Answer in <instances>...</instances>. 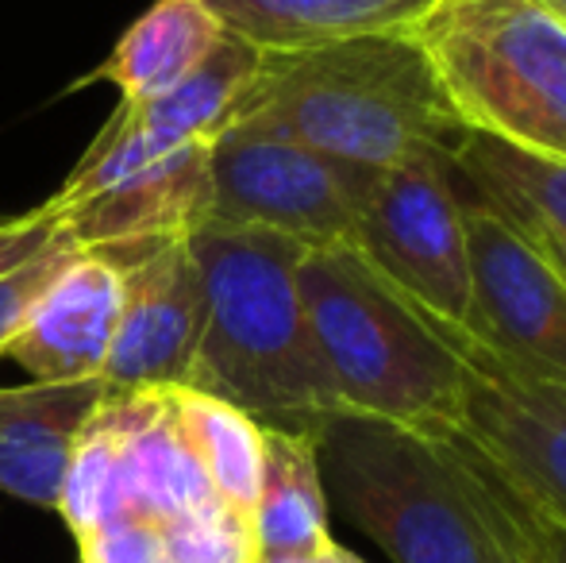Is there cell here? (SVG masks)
<instances>
[{
	"mask_svg": "<svg viewBox=\"0 0 566 563\" xmlns=\"http://www.w3.org/2000/svg\"><path fill=\"white\" fill-rule=\"evenodd\" d=\"M251 529L259 560L321 556L336 544L328 529V490L316 459V436L262 428V479Z\"/></svg>",
	"mask_w": 566,
	"mask_h": 563,
	"instance_id": "17",
	"label": "cell"
},
{
	"mask_svg": "<svg viewBox=\"0 0 566 563\" xmlns=\"http://www.w3.org/2000/svg\"><path fill=\"white\" fill-rule=\"evenodd\" d=\"M170 563H259L251 521L212 510L170 529Z\"/></svg>",
	"mask_w": 566,
	"mask_h": 563,
	"instance_id": "20",
	"label": "cell"
},
{
	"mask_svg": "<svg viewBox=\"0 0 566 563\" xmlns=\"http://www.w3.org/2000/svg\"><path fill=\"white\" fill-rule=\"evenodd\" d=\"M297 285L339 414L459 428L467 371L436 316L347 248L305 251Z\"/></svg>",
	"mask_w": 566,
	"mask_h": 563,
	"instance_id": "4",
	"label": "cell"
},
{
	"mask_svg": "<svg viewBox=\"0 0 566 563\" xmlns=\"http://www.w3.org/2000/svg\"><path fill=\"white\" fill-rule=\"evenodd\" d=\"M539 251H544V256L552 259V263L559 267V271L566 274V248H563V243H544V248H539Z\"/></svg>",
	"mask_w": 566,
	"mask_h": 563,
	"instance_id": "26",
	"label": "cell"
},
{
	"mask_svg": "<svg viewBox=\"0 0 566 563\" xmlns=\"http://www.w3.org/2000/svg\"><path fill=\"white\" fill-rule=\"evenodd\" d=\"M350 251L428 316L470 329L467 201L451 155H417L381 170Z\"/></svg>",
	"mask_w": 566,
	"mask_h": 563,
	"instance_id": "7",
	"label": "cell"
},
{
	"mask_svg": "<svg viewBox=\"0 0 566 563\" xmlns=\"http://www.w3.org/2000/svg\"><path fill=\"white\" fill-rule=\"evenodd\" d=\"M259 46L224 31V39L212 46L209 59L189 77H181L174 90H166L163 97L150 101H119L116 113L158 150L217 143L224 136L239 97H243L247 85L259 74Z\"/></svg>",
	"mask_w": 566,
	"mask_h": 563,
	"instance_id": "16",
	"label": "cell"
},
{
	"mask_svg": "<svg viewBox=\"0 0 566 563\" xmlns=\"http://www.w3.org/2000/svg\"><path fill=\"white\" fill-rule=\"evenodd\" d=\"M259 563H328V549H324L321 556H266Z\"/></svg>",
	"mask_w": 566,
	"mask_h": 563,
	"instance_id": "25",
	"label": "cell"
},
{
	"mask_svg": "<svg viewBox=\"0 0 566 563\" xmlns=\"http://www.w3.org/2000/svg\"><path fill=\"white\" fill-rule=\"evenodd\" d=\"M62 232L59 212L51 205H39L31 212H15V217H0V279L12 274L15 267H23L28 259H35L43 248H51Z\"/></svg>",
	"mask_w": 566,
	"mask_h": 563,
	"instance_id": "23",
	"label": "cell"
},
{
	"mask_svg": "<svg viewBox=\"0 0 566 563\" xmlns=\"http://www.w3.org/2000/svg\"><path fill=\"white\" fill-rule=\"evenodd\" d=\"M209 155L212 143L181 147L155 163L132 166L90 186L51 197L59 225L82 251H124L147 243L189 240L209 225Z\"/></svg>",
	"mask_w": 566,
	"mask_h": 563,
	"instance_id": "11",
	"label": "cell"
},
{
	"mask_svg": "<svg viewBox=\"0 0 566 563\" xmlns=\"http://www.w3.org/2000/svg\"><path fill=\"white\" fill-rule=\"evenodd\" d=\"M451 170L470 186L474 205L501 217L528 243L566 248V163L516 150L482 132H462L451 147Z\"/></svg>",
	"mask_w": 566,
	"mask_h": 563,
	"instance_id": "14",
	"label": "cell"
},
{
	"mask_svg": "<svg viewBox=\"0 0 566 563\" xmlns=\"http://www.w3.org/2000/svg\"><path fill=\"white\" fill-rule=\"evenodd\" d=\"M220 28L262 54L378 31H409L436 0H205Z\"/></svg>",
	"mask_w": 566,
	"mask_h": 563,
	"instance_id": "18",
	"label": "cell"
},
{
	"mask_svg": "<svg viewBox=\"0 0 566 563\" xmlns=\"http://www.w3.org/2000/svg\"><path fill=\"white\" fill-rule=\"evenodd\" d=\"M220 39L224 28L205 0H155L119 35L113 54L77 77V90L90 82H108L119 90V101L163 97L209 59Z\"/></svg>",
	"mask_w": 566,
	"mask_h": 563,
	"instance_id": "15",
	"label": "cell"
},
{
	"mask_svg": "<svg viewBox=\"0 0 566 563\" xmlns=\"http://www.w3.org/2000/svg\"><path fill=\"white\" fill-rule=\"evenodd\" d=\"M205 285V329L189 390L243 409L262 428L316 436L339 414L301 301L308 248L266 228L201 225L186 240Z\"/></svg>",
	"mask_w": 566,
	"mask_h": 563,
	"instance_id": "3",
	"label": "cell"
},
{
	"mask_svg": "<svg viewBox=\"0 0 566 563\" xmlns=\"http://www.w3.org/2000/svg\"><path fill=\"white\" fill-rule=\"evenodd\" d=\"M539 8H547V12L555 15V20H563L566 23V0H536Z\"/></svg>",
	"mask_w": 566,
	"mask_h": 563,
	"instance_id": "28",
	"label": "cell"
},
{
	"mask_svg": "<svg viewBox=\"0 0 566 563\" xmlns=\"http://www.w3.org/2000/svg\"><path fill=\"white\" fill-rule=\"evenodd\" d=\"M378 174L297 143L224 132L209 155V220L266 228L308 251H350Z\"/></svg>",
	"mask_w": 566,
	"mask_h": 563,
	"instance_id": "6",
	"label": "cell"
},
{
	"mask_svg": "<svg viewBox=\"0 0 566 563\" xmlns=\"http://www.w3.org/2000/svg\"><path fill=\"white\" fill-rule=\"evenodd\" d=\"M443 332L467 371L459 428L532 513L566 529V390L513 367L470 332Z\"/></svg>",
	"mask_w": 566,
	"mask_h": 563,
	"instance_id": "8",
	"label": "cell"
},
{
	"mask_svg": "<svg viewBox=\"0 0 566 563\" xmlns=\"http://www.w3.org/2000/svg\"><path fill=\"white\" fill-rule=\"evenodd\" d=\"M470 336L566 390V274L490 209L467 201Z\"/></svg>",
	"mask_w": 566,
	"mask_h": 563,
	"instance_id": "9",
	"label": "cell"
},
{
	"mask_svg": "<svg viewBox=\"0 0 566 563\" xmlns=\"http://www.w3.org/2000/svg\"><path fill=\"white\" fill-rule=\"evenodd\" d=\"M74 251H77V243L70 240V236H59L51 248H43L35 259H28L23 267H15L12 274L0 279V355L8 352L15 332L23 329V321H28L39 293L51 285V279L59 274V267L66 263Z\"/></svg>",
	"mask_w": 566,
	"mask_h": 563,
	"instance_id": "22",
	"label": "cell"
},
{
	"mask_svg": "<svg viewBox=\"0 0 566 563\" xmlns=\"http://www.w3.org/2000/svg\"><path fill=\"white\" fill-rule=\"evenodd\" d=\"M101 259L119 271V321L101 383L108 394L189 386L205 329V285L186 240L105 251Z\"/></svg>",
	"mask_w": 566,
	"mask_h": 563,
	"instance_id": "10",
	"label": "cell"
},
{
	"mask_svg": "<svg viewBox=\"0 0 566 563\" xmlns=\"http://www.w3.org/2000/svg\"><path fill=\"white\" fill-rule=\"evenodd\" d=\"M82 563H170V533L147 518H119L77 536Z\"/></svg>",
	"mask_w": 566,
	"mask_h": 563,
	"instance_id": "21",
	"label": "cell"
},
{
	"mask_svg": "<svg viewBox=\"0 0 566 563\" xmlns=\"http://www.w3.org/2000/svg\"><path fill=\"white\" fill-rule=\"evenodd\" d=\"M532 529H536V563H566V529L552 525L539 513H532Z\"/></svg>",
	"mask_w": 566,
	"mask_h": 563,
	"instance_id": "24",
	"label": "cell"
},
{
	"mask_svg": "<svg viewBox=\"0 0 566 563\" xmlns=\"http://www.w3.org/2000/svg\"><path fill=\"white\" fill-rule=\"evenodd\" d=\"M409 31L462 128L566 163L563 20L536 0H436Z\"/></svg>",
	"mask_w": 566,
	"mask_h": 563,
	"instance_id": "5",
	"label": "cell"
},
{
	"mask_svg": "<svg viewBox=\"0 0 566 563\" xmlns=\"http://www.w3.org/2000/svg\"><path fill=\"white\" fill-rule=\"evenodd\" d=\"M119 321V271L97 251L77 248L8 344L31 383H90L101 378Z\"/></svg>",
	"mask_w": 566,
	"mask_h": 563,
	"instance_id": "12",
	"label": "cell"
},
{
	"mask_svg": "<svg viewBox=\"0 0 566 563\" xmlns=\"http://www.w3.org/2000/svg\"><path fill=\"white\" fill-rule=\"evenodd\" d=\"M316 459L343 518L394 563H536L532 510L462 428L336 414Z\"/></svg>",
	"mask_w": 566,
	"mask_h": 563,
	"instance_id": "1",
	"label": "cell"
},
{
	"mask_svg": "<svg viewBox=\"0 0 566 563\" xmlns=\"http://www.w3.org/2000/svg\"><path fill=\"white\" fill-rule=\"evenodd\" d=\"M105 398L101 378L0 386V490L39 510H59L77 436Z\"/></svg>",
	"mask_w": 566,
	"mask_h": 563,
	"instance_id": "13",
	"label": "cell"
},
{
	"mask_svg": "<svg viewBox=\"0 0 566 563\" xmlns=\"http://www.w3.org/2000/svg\"><path fill=\"white\" fill-rule=\"evenodd\" d=\"M166 394H170L174 421L193 448L197 463L209 475L217 498L231 513L251 521L262 479V425L243 409L209 398L201 390H189V386Z\"/></svg>",
	"mask_w": 566,
	"mask_h": 563,
	"instance_id": "19",
	"label": "cell"
},
{
	"mask_svg": "<svg viewBox=\"0 0 566 563\" xmlns=\"http://www.w3.org/2000/svg\"><path fill=\"white\" fill-rule=\"evenodd\" d=\"M224 132L389 170L417 155H451L467 128L412 31H378L262 54Z\"/></svg>",
	"mask_w": 566,
	"mask_h": 563,
	"instance_id": "2",
	"label": "cell"
},
{
	"mask_svg": "<svg viewBox=\"0 0 566 563\" xmlns=\"http://www.w3.org/2000/svg\"><path fill=\"white\" fill-rule=\"evenodd\" d=\"M328 563H363L355 556V552H347V549H339V544H332L328 549Z\"/></svg>",
	"mask_w": 566,
	"mask_h": 563,
	"instance_id": "27",
	"label": "cell"
}]
</instances>
